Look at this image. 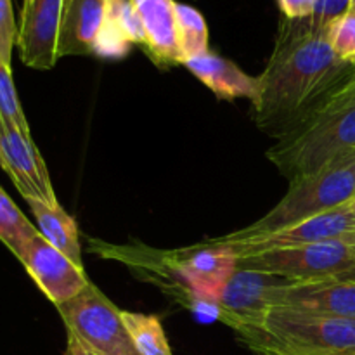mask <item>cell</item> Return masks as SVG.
Masks as SVG:
<instances>
[{
  "label": "cell",
  "instance_id": "obj_31",
  "mask_svg": "<svg viewBox=\"0 0 355 355\" xmlns=\"http://www.w3.org/2000/svg\"><path fill=\"white\" fill-rule=\"evenodd\" d=\"M71 2H73V0H62V10H64L66 7H68Z\"/></svg>",
  "mask_w": 355,
  "mask_h": 355
},
{
  "label": "cell",
  "instance_id": "obj_10",
  "mask_svg": "<svg viewBox=\"0 0 355 355\" xmlns=\"http://www.w3.org/2000/svg\"><path fill=\"white\" fill-rule=\"evenodd\" d=\"M0 144L6 168L14 186L24 200L37 198L49 205L58 203L47 165L35 146L31 134L19 130L0 116Z\"/></svg>",
  "mask_w": 355,
  "mask_h": 355
},
{
  "label": "cell",
  "instance_id": "obj_17",
  "mask_svg": "<svg viewBox=\"0 0 355 355\" xmlns=\"http://www.w3.org/2000/svg\"><path fill=\"white\" fill-rule=\"evenodd\" d=\"M106 0H73L62 10L58 58L92 54L94 42L104 19Z\"/></svg>",
  "mask_w": 355,
  "mask_h": 355
},
{
  "label": "cell",
  "instance_id": "obj_11",
  "mask_svg": "<svg viewBox=\"0 0 355 355\" xmlns=\"http://www.w3.org/2000/svg\"><path fill=\"white\" fill-rule=\"evenodd\" d=\"M62 0H26L21 9L16 45L21 61L33 69H51L58 62Z\"/></svg>",
  "mask_w": 355,
  "mask_h": 355
},
{
  "label": "cell",
  "instance_id": "obj_19",
  "mask_svg": "<svg viewBox=\"0 0 355 355\" xmlns=\"http://www.w3.org/2000/svg\"><path fill=\"white\" fill-rule=\"evenodd\" d=\"M121 321L141 355H173L159 318L121 311Z\"/></svg>",
  "mask_w": 355,
  "mask_h": 355
},
{
  "label": "cell",
  "instance_id": "obj_12",
  "mask_svg": "<svg viewBox=\"0 0 355 355\" xmlns=\"http://www.w3.org/2000/svg\"><path fill=\"white\" fill-rule=\"evenodd\" d=\"M238 253L231 246L207 241L203 248H194L189 255L177 260L175 269L200 304L217 305L238 270Z\"/></svg>",
  "mask_w": 355,
  "mask_h": 355
},
{
  "label": "cell",
  "instance_id": "obj_5",
  "mask_svg": "<svg viewBox=\"0 0 355 355\" xmlns=\"http://www.w3.org/2000/svg\"><path fill=\"white\" fill-rule=\"evenodd\" d=\"M238 267L279 274L297 283L355 277V239H331L298 248L253 253L239 257Z\"/></svg>",
  "mask_w": 355,
  "mask_h": 355
},
{
  "label": "cell",
  "instance_id": "obj_26",
  "mask_svg": "<svg viewBox=\"0 0 355 355\" xmlns=\"http://www.w3.org/2000/svg\"><path fill=\"white\" fill-rule=\"evenodd\" d=\"M286 19H307L314 14L318 0H277Z\"/></svg>",
  "mask_w": 355,
  "mask_h": 355
},
{
  "label": "cell",
  "instance_id": "obj_27",
  "mask_svg": "<svg viewBox=\"0 0 355 355\" xmlns=\"http://www.w3.org/2000/svg\"><path fill=\"white\" fill-rule=\"evenodd\" d=\"M64 355H90L87 350L85 343L78 338L76 335L68 331V340H66V352Z\"/></svg>",
  "mask_w": 355,
  "mask_h": 355
},
{
  "label": "cell",
  "instance_id": "obj_22",
  "mask_svg": "<svg viewBox=\"0 0 355 355\" xmlns=\"http://www.w3.org/2000/svg\"><path fill=\"white\" fill-rule=\"evenodd\" d=\"M0 116L19 130L30 134V125L19 103L10 66L6 64L2 59H0Z\"/></svg>",
  "mask_w": 355,
  "mask_h": 355
},
{
  "label": "cell",
  "instance_id": "obj_8",
  "mask_svg": "<svg viewBox=\"0 0 355 355\" xmlns=\"http://www.w3.org/2000/svg\"><path fill=\"white\" fill-rule=\"evenodd\" d=\"M331 239H355V215L349 203L324 211L307 220L284 227L270 234L255 236V238L232 239H210L218 245H227L238 253V257L253 255V253L274 252V250L298 248V246L312 245V243L331 241Z\"/></svg>",
  "mask_w": 355,
  "mask_h": 355
},
{
  "label": "cell",
  "instance_id": "obj_9",
  "mask_svg": "<svg viewBox=\"0 0 355 355\" xmlns=\"http://www.w3.org/2000/svg\"><path fill=\"white\" fill-rule=\"evenodd\" d=\"M17 260L55 307L78 297L90 284L85 269L45 241L42 234L26 243Z\"/></svg>",
  "mask_w": 355,
  "mask_h": 355
},
{
  "label": "cell",
  "instance_id": "obj_20",
  "mask_svg": "<svg viewBox=\"0 0 355 355\" xmlns=\"http://www.w3.org/2000/svg\"><path fill=\"white\" fill-rule=\"evenodd\" d=\"M175 30L180 64L208 52V26L200 10L186 3H175Z\"/></svg>",
  "mask_w": 355,
  "mask_h": 355
},
{
  "label": "cell",
  "instance_id": "obj_33",
  "mask_svg": "<svg viewBox=\"0 0 355 355\" xmlns=\"http://www.w3.org/2000/svg\"><path fill=\"white\" fill-rule=\"evenodd\" d=\"M260 355H283V354H274V352H262Z\"/></svg>",
  "mask_w": 355,
  "mask_h": 355
},
{
  "label": "cell",
  "instance_id": "obj_34",
  "mask_svg": "<svg viewBox=\"0 0 355 355\" xmlns=\"http://www.w3.org/2000/svg\"><path fill=\"white\" fill-rule=\"evenodd\" d=\"M23 2H26V0H23Z\"/></svg>",
  "mask_w": 355,
  "mask_h": 355
},
{
  "label": "cell",
  "instance_id": "obj_13",
  "mask_svg": "<svg viewBox=\"0 0 355 355\" xmlns=\"http://www.w3.org/2000/svg\"><path fill=\"white\" fill-rule=\"evenodd\" d=\"M279 307L355 319V277L295 283L284 290Z\"/></svg>",
  "mask_w": 355,
  "mask_h": 355
},
{
  "label": "cell",
  "instance_id": "obj_3",
  "mask_svg": "<svg viewBox=\"0 0 355 355\" xmlns=\"http://www.w3.org/2000/svg\"><path fill=\"white\" fill-rule=\"evenodd\" d=\"M255 352L355 355V319L272 307L260 324L239 333Z\"/></svg>",
  "mask_w": 355,
  "mask_h": 355
},
{
  "label": "cell",
  "instance_id": "obj_14",
  "mask_svg": "<svg viewBox=\"0 0 355 355\" xmlns=\"http://www.w3.org/2000/svg\"><path fill=\"white\" fill-rule=\"evenodd\" d=\"M132 44L146 45L142 21L130 0H106L104 19L94 42L92 54L118 59L128 54Z\"/></svg>",
  "mask_w": 355,
  "mask_h": 355
},
{
  "label": "cell",
  "instance_id": "obj_23",
  "mask_svg": "<svg viewBox=\"0 0 355 355\" xmlns=\"http://www.w3.org/2000/svg\"><path fill=\"white\" fill-rule=\"evenodd\" d=\"M326 35L336 58L349 64H355V12L349 10L333 21Z\"/></svg>",
  "mask_w": 355,
  "mask_h": 355
},
{
  "label": "cell",
  "instance_id": "obj_2",
  "mask_svg": "<svg viewBox=\"0 0 355 355\" xmlns=\"http://www.w3.org/2000/svg\"><path fill=\"white\" fill-rule=\"evenodd\" d=\"M355 155V96L345 89L297 130L277 139L267 158L290 182Z\"/></svg>",
  "mask_w": 355,
  "mask_h": 355
},
{
  "label": "cell",
  "instance_id": "obj_18",
  "mask_svg": "<svg viewBox=\"0 0 355 355\" xmlns=\"http://www.w3.org/2000/svg\"><path fill=\"white\" fill-rule=\"evenodd\" d=\"M28 207L37 220L38 232L45 241L64 253L76 266H82V246L76 222L59 203L49 205L37 198H28Z\"/></svg>",
  "mask_w": 355,
  "mask_h": 355
},
{
  "label": "cell",
  "instance_id": "obj_6",
  "mask_svg": "<svg viewBox=\"0 0 355 355\" xmlns=\"http://www.w3.org/2000/svg\"><path fill=\"white\" fill-rule=\"evenodd\" d=\"M55 309L64 321L66 331L78 336L97 354L141 355L121 321V311L96 284L90 283L78 297Z\"/></svg>",
  "mask_w": 355,
  "mask_h": 355
},
{
  "label": "cell",
  "instance_id": "obj_1",
  "mask_svg": "<svg viewBox=\"0 0 355 355\" xmlns=\"http://www.w3.org/2000/svg\"><path fill=\"white\" fill-rule=\"evenodd\" d=\"M326 31L314 30L307 19L281 21L252 101L257 125L267 134L281 139L297 130L352 80L355 64L336 58Z\"/></svg>",
  "mask_w": 355,
  "mask_h": 355
},
{
  "label": "cell",
  "instance_id": "obj_30",
  "mask_svg": "<svg viewBox=\"0 0 355 355\" xmlns=\"http://www.w3.org/2000/svg\"><path fill=\"white\" fill-rule=\"evenodd\" d=\"M349 207H350V210L354 211V215H355V198L352 201H349Z\"/></svg>",
  "mask_w": 355,
  "mask_h": 355
},
{
  "label": "cell",
  "instance_id": "obj_29",
  "mask_svg": "<svg viewBox=\"0 0 355 355\" xmlns=\"http://www.w3.org/2000/svg\"><path fill=\"white\" fill-rule=\"evenodd\" d=\"M0 166H2V170L6 168V159H3V153H2V144H0Z\"/></svg>",
  "mask_w": 355,
  "mask_h": 355
},
{
  "label": "cell",
  "instance_id": "obj_16",
  "mask_svg": "<svg viewBox=\"0 0 355 355\" xmlns=\"http://www.w3.org/2000/svg\"><path fill=\"white\" fill-rule=\"evenodd\" d=\"M198 80L205 83L211 92L220 99H238L246 97L253 101L257 97V76H250L241 68L231 62L222 55L214 52H205V54L191 58L184 62Z\"/></svg>",
  "mask_w": 355,
  "mask_h": 355
},
{
  "label": "cell",
  "instance_id": "obj_4",
  "mask_svg": "<svg viewBox=\"0 0 355 355\" xmlns=\"http://www.w3.org/2000/svg\"><path fill=\"white\" fill-rule=\"evenodd\" d=\"M354 198L355 155L326 166L324 170L314 173V175L290 182L288 193L263 217L239 231L220 236L218 239L232 241V239L270 234V232L290 227L297 222L335 210V208L352 201Z\"/></svg>",
  "mask_w": 355,
  "mask_h": 355
},
{
  "label": "cell",
  "instance_id": "obj_28",
  "mask_svg": "<svg viewBox=\"0 0 355 355\" xmlns=\"http://www.w3.org/2000/svg\"><path fill=\"white\" fill-rule=\"evenodd\" d=\"M345 92H347V94H352V96H355V73H354L352 80H350V82H349V85L345 87Z\"/></svg>",
  "mask_w": 355,
  "mask_h": 355
},
{
  "label": "cell",
  "instance_id": "obj_25",
  "mask_svg": "<svg viewBox=\"0 0 355 355\" xmlns=\"http://www.w3.org/2000/svg\"><path fill=\"white\" fill-rule=\"evenodd\" d=\"M350 10V0H318L314 14L307 17L309 24L314 30L326 31L335 19L342 17Z\"/></svg>",
  "mask_w": 355,
  "mask_h": 355
},
{
  "label": "cell",
  "instance_id": "obj_21",
  "mask_svg": "<svg viewBox=\"0 0 355 355\" xmlns=\"http://www.w3.org/2000/svg\"><path fill=\"white\" fill-rule=\"evenodd\" d=\"M40 234L38 229L26 218V215L10 200L0 186V241L19 259L21 252L30 239Z\"/></svg>",
  "mask_w": 355,
  "mask_h": 355
},
{
  "label": "cell",
  "instance_id": "obj_15",
  "mask_svg": "<svg viewBox=\"0 0 355 355\" xmlns=\"http://www.w3.org/2000/svg\"><path fill=\"white\" fill-rule=\"evenodd\" d=\"M142 21L146 45L156 64H180L173 0H130Z\"/></svg>",
  "mask_w": 355,
  "mask_h": 355
},
{
  "label": "cell",
  "instance_id": "obj_7",
  "mask_svg": "<svg viewBox=\"0 0 355 355\" xmlns=\"http://www.w3.org/2000/svg\"><path fill=\"white\" fill-rule=\"evenodd\" d=\"M295 283L279 274L238 267L217 302L218 315L238 333L257 328L270 309L279 307L284 290Z\"/></svg>",
  "mask_w": 355,
  "mask_h": 355
},
{
  "label": "cell",
  "instance_id": "obj_24",
  "mask_svg": "<svg viewBox=\"0 0 355 355\" xmlns=\"http://www.w3.org/2000/svg\"><path fill=\"white\" fill-rule=\"evenodd\" d=\"M19 26L14 19L12 0H0V59L10 66Z\"/></svg>",
  "mask_w": 355,
  "mask_h": 355
},
{
  "label": "cell",
  "instance_id": "obj_32",
  "mask_svg": "<svg viewBox=\"0 0 355 355\" xmlns=\"http://www.w3.org/2000/svg\"><path fill=\"white\" fill-rule=\"evenodd\" d=\"M350 10L355 12V0H350Z\"/></svg>",
  "mask_w": 355,
  "mask_h": 355
}]
</instances>
